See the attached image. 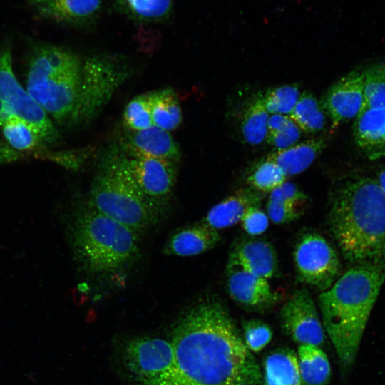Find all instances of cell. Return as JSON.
I'll use <instances>...</instances> for the list:
<instances>
[{"label": "cell", "mask_w": 385, "mask_h": 385, "mask_svg": "<svg viewBox=\"0 0 385 385\" xmlns=\"http://www.w3.org/2000/svg\"><path fill=\"white\" fill-rule=\"evenodd\" d=\"M148 93L153 125L169 132L178 128L182 121V111L175 91L164 88Z\"/></svg>", "instance_id": "obj_23"}, {"label": "cell", "mask_w": 385, "mask_h": 385, "mask_svg": "<svg viewBox=\"0 0 385 385\" xmlns=\"http://www.w3.org/2000/svg\"><path fill=\"white\" fill-rule=\"evenodd\" d=\"M329 222L345 259L355 265H385V191L374 178L342 183L334 193Z\"/></svg>", "instance_id": "obj_2"}, {"label": "cell", "mask_w": 385, "mask_h": 385, "mask_svg": "<svg viewBox=\"0 0 385 385\" xmlns=\"http://www.w3.org/2000/svg\"><path fill=\"white\" fill-rule=\"evenodd\" d=\"M227 287L230 297L247 308L264 309L274 305L280 298L267 279L239 265L229 262Z\"/></svg>", "instance_id": "obj_14"}, {"label": "cell", "mask_w": 385, "mask_h": 385, "mask_svg": "<svg viewBox=\"0 0 385 385\" xmlns=\"http://www.w3.org/2000/svg\"><path fill=\"white\" fill-rule=\"evenodd\" d=\"M174 385H262L252 352L225 307L205 301L186 312L175 327Z\"/></svg>", "instance_id": "obj_1"}, {"label": "cell", "mask_w": 385, "mask_h": 385, "mask_svg": "<svg viewBox=\"0 0 385 385\" xmlns=\"http://www.w3.org/2000/svg\"><path fill=\"white\" fill-rule=\"evenodd\" d=\"M384 281L385 265H355L319 296L323 327L344 368L355 360Z\"/></svg>", "instance_id": "obj_3"}, {"label": "cell", "mask_w": 385, "mask_h": 385, "mask_svg": "<svg viewBox=\"0 0 385 385\" xmlns=\"http://www.w3.org/2000/svg\"><path fill=\"white\" fill-rule=\"evenodd\" d=\"M325 145L324 138H314L285 149L276 150L267 158L275 162L288 178L299 174L308 168Z\"/></svg>", "instance_id": "obj_20"}, {"label": "cell", "mask_w": 385, "mask_h": 385, "mask_svg": "<svg viewBox=\"0 0 385 385\" xmlns=\"http://www.w3.org/2000/svg\"><path fill=\"white\" fill-rule=\"evenodd\" d=\"M365 103L361 71L354 70L338 80L325 94L322 105L334 127L355 118Z\"/></svg>", "instance_id": "obj_13"}, {"label": "cell", "mask_w": 385, "mask_h": 385, "mask_svg": "<svg viewBox=\"0 0 385 385\" xmlns=\"http://www.w3.org/2000/svg\"><path fill=\"white\" fill-rule=\"evenodd\" d=\"M229 262L240 265L266 279L277 271L278 260L272 245L262 240H247L237 244L230 252Z\"/></svg>", "instance_id": "obj_17"}, {"label": "cell", "mask_w": 385, "mask_h": 385, "mask_svg": "<svg viewBox=\"0 0 385 385\" xmlns=\"http://www.w3.org/2000/svg\"><path fill=\"white\" fill-rule=\"evenodd\" d=\"M385 135V107L364 108L354 118L353 137L356 145L368 155Z\"/></svg>", "instance_id": "obj_22"}, {"label": "cell", "mask_w": 385, "mask_h": 385, "mask_svg": "<svg viewBox=\"0 0 385 385\" xmlns=\"http://www.w3.org/2000/svg\"><path fill=\"white\" fill-rule=\"evenodd\" d=\"M287 179L283 170L273 160L267 158L257 164L247 180L251 187L261 192H271Z\"/></svg>", "instance_id": "obj_28"}, {"label": "cell", "mask_w": 385, "mask_h": 385, "mask_svg": "<svg viewBox=\"0 0 385 385\" xmlns=\"http://www.w3.org/2000/svg\"><path fill=\"white\" fill-rule=\"evenodd\" d=\"M124 362L140 385H174L175 356L171 339L140 337L130 341Z\"/></svg>", "instance_id": "obj_9"}, {"label": "cell", "mask_w": 385, "mask_h": 385, "mask_svg": "<svg viewBox=\"0 0 385 385\" xmlns=\"http://www.w3.org/2000/svg\"><path fill=\"white\" fill-rule=\"evenodd\" d=\"M44 1L46 0H28L29 4L32 5L33 6Z\"/></svg>", "instance_id": "obj_40"}, {"label": "cell", "mask_w": 385, "mask_h": 385, "mask_svg": "<svg viewBox=\"0 0 385 385\" xmlns=\"http://www.w3.org/2000/svg\"><path fill=\"white\" fill-rule=\"evenodd\" d=\"M70 238L81 267L94 274L114 273L135 260L139 232L88 206L76 214Z\"/></svg>", "instance_id": "obj_4"}, {"label": "cell", "mask_w": 385, "mask_h": 385, "mask_svg": "<svg viewBox=\"0 0 385 385\" xmlns=\"http://www.w3.org/2000/svg\"><path fill=\"white\" fill-rule=\"evenodd\" d=\"M220 239L218 230L202 222L175 232L164 245L163 253L178 257L195 256L215 247Z\"/></svg>", "instance_id": "obj_16"}, {"label": "cell", "mask_w": 385, "mask_h": 385, "mask_svg": "<svg viewBox=\"0 0 385 385\" xmlns=\"http://www.w3.org/2000/svg\"><path fill=\"white\" fill-rule=\"evenodd\" d=\"M290 120L289 117L283 114H271L267 121V134L281 130Z\"/></svg>", "instance_id": "obj_37"}, {"label": "cell", "mask_w": 385, "mask_h": 385, "mask_svg": "<svg viewBox=\"0 0 385 385\" xmlns=\"http://www.w3.org/2000/svg\"><path fill=\"white\" fill-rule=\"evenodd\" d=\"M30 125L44 143H52L58 133L47 113L35 102L16 79L10 48L0 54V128L11 118Z\"/></svg>", "instance_id": "obj_8"}, {"label": "cell", "mask_w": 385, "mask_h": 385, "mask_svg": "<svg viewBox=\"0 0 385 385\" xmlns=\"http://www.w3.org/2000/svg\"><path fill=\"white\" fill-rule=\"evenodd\" d=\"M326 114L322 103L312 94L304 92L300 94L298 101L288 116L302 131L316 133L324 128Z\"/></svg>", "instance_id": "obj_26"}, {"label": "cell", "mask_w": 385, "mask_h": 385, "mask_svg": "<svg viewBox=\"0 0 385 385\" xmlns=\"http://www.w3.org/2000/svg\"><path fill=\"white\" fill-rule=\"evenodd\" d=\"M124 149L130 158H163L178 163L180 157L179 148L170 132L155 125L131 131Z\"/></svg>", "instance_id": "obj_15"}, {"label": "cell", "mask_w": 385, "mask_h": 385, "mask_svg": "<svg viewBox=\"0 0 385 385\" xmlns=\"http://www.w3.org/2000/svg\"><path fill=\"white\" fill-rule=\"evenodd\" d=\"M244 342L251 352L258 353L271 342L270 327L260 319H250L243 324Z\"/></svg>", "instance_id": "obj_32"}, {"label": "cell", "mask_w": 385, "mask_h": 385, "mask_svg": "<svg viewBox=\"0 0 385 385\" xmlns=\"http://www.w3.org/2000/svg\"><path fill=\"white\" fill-rule=\"evenodd\" d=\"M129 166L138 188L159 211L174 188L177 162L155 158H128Z\"/></svg>", "instance_id": "obj_12"}, {"label": "cell", "mask_w": 385, "mask_h": 385, "mask_svg": "<svg viewBox=\"0 0 385 385\" xmlns=\"http://www.w3.org/2000/svg\"><path fill=\"white\" fill-rule=\"evenodd\" d=\"M301 132L297 125L290 119L279 131L267 134L266 140L276 150H282L296 144Z\"/></svg>", "instance_id": "obj_34"}, {"label": "cell", "mask_w": 385, "mask_h": 385, "mask_svg": "<svg viewBox=\"0 0 385 385\" xmlns=\"http://www.w3.org/2000/svg\"><path fill=\"white\" fill-rule=\"evenodd\" d=\"M262 197V192L252 188L240 189L213 206L202 222L217 230L235 225L247 210L260 206Z\"/></svg>", "instance_id": "obj_18"}, {"label": "cell", "mask_w": 385, "mask_h": 385, "mask_svg": "<svg viewBox=\"0 0 385 385\" xmlns=\"http://www.w3.org/2000/svg\"><path fill=\"white\" fill-rule=\"evenodd\" d=\"M361 72L365 98L364 108L385 107V63L372 64Z\"/></svg>", "instance_id": "obj_29"}, {"label": "cell", "mask_w": 385, "mask_h": 385, "mask_svg": "<svg viewBox=\"0 0 385 385\" xmlns=\"http://www.w3.org/2000/svg\"><path fill=\"white\" fill-rule=\"evenodd\" d=\"M284 333L299 345L319 346L324 342V328L315 304L305 289L295 290L280 310Z\"/></svg>", "instance_id": "obj_11"}, {"label": "cell", "mask_w": 385, "mask_h": 385, "mask_svg": "<svg viewBox=\"0 0 385 385\" xmlns=\"http://www.w3.org/2000/svg\"><path fill=\"white\" fill-rule=\"evenodd\" d=\"M88 205L138 232L154 224L160 214L138 188L128 157L114 150L101 162L91 183Z\"/></svg>", "instance_id": "obj_6"}, {"label": "cell", "mask_w": 385, "mask_h": 385, "mask_svg": "<svg viewBox=\"0 0 385 385\" xmlns=\"http://www.w3.org/2000/svg\"><path fill=\"white\" fill-rule=\"evenodd\" d=\"M130 66L119 57L97 55L81 64L80 91L71 124L89 123L130 76Z\"/></svg>", "instance_id": "obj_7"}, {"label": "cell", "mask_w": 385, "mask_h": 385, "mask_svg": "<svg viewBox=\"0 0 385 385\" xmlns=\"http://www.w3.org/2000/svg\"><path fill=\"white\" fill-rule=\"evenodd\" d=\"M123 123L131 131H138L153 125L148 93L135 96L127 104L123 112Z\"/></svg>", "instance_id": "obj_31"}, {"label": "cell", "mask_w": 385, "mask_h": 385, "mask_svg": "<svg viewBox=\"0 0 385 385\" xmlns=\"http://www.w3.org/2000/svg\"><path fill=\"white\" fill-rule=\"evenodd\" d=\"M34 7L41 16L58 22L85 25L97 19L101 0H46Z\"/></svg>", "instance_id": "obj_19"}, {"label": "cell", "mask_w": 385, "mask_h": 385, "mask_svg": "<svg viewBox=\"0 0 385 385\" xmlns=\"http://www.w3.org/2000/svg\"><path fill=\"white\" fill-rule=\"evenodd\" d=\"M307 198L305 193L294 183L285 181L282 185L270 192V201L284 203L297 208L304 203Z\"/></svg>", "instance_id": "obj_33"}, {"label": "cell", "mask_w": 385, "mask_h": 385, "mask_svg": "<svg viewBox=\"0 0 385 385\" xmlns=\"http://www.w3.org/2000/svg\"><path fill=\"white\" fill-rule=\"evenodd\" d=\"M265 385H304L297 355L280 348L270 353L264 362Z\"/></svg>", "instance_id": "obj_21"}, {"label": "cell", "mask_w": 385, "mask_h": 385, "mask_svg": "<svg viewBox=\"0 0 385 385\" xmlns=\"http://www.w3.org/2000/svg\"><path fill=\"white\" fill-rule=\"evenodd\" d=\"M366 155L371 160H376L385 157V135L380 144Z\"/></svg>", "instance_id": "obj_38"}, {"label": "cell", "mask_w": 385, "mask_h": 385, "mask_svg": "<svg viewBox=\"0 0 385 385\" xmlns=\"http://www.w3.org/2000/svg\"><path fill=\"white\" fill-rule=\"evenodd\" d=\"M297 358L304 385H326L328 383L331 366L327 354L319 346L299 345Z\"/></svg>", "instance_id": "obj_24"}, {"label": "cell", "mask_w": 385, "mask_h": 385, "mask_svg": "<svg viewBox=\"0 0 385 385\" xmlns=\"http://www.w3.org/2000/svg\"><path fill=\"white\" fill-rule=\"evenodd\" d=\"M266 211L269 219L277 225L289 223L299 216L297 208L284 203L270 200L266 205Z\"/></svg>", "instance_id": "obj_36"}, {"label": "cell", "mask_w": 385, "mask_h": 385, "mask_svg": "<svg viewBox=\"0 0 385 385\" xmlns=\"http://www.w3.org/2000/svg\"><path fill=\"white\" fill-rule=\"evenodd\" d=\"M374 179L385 191V166L378 171Z\"/></svg>", "instance_id": "obj_39"}, {"label": "cell", "mask_w": 385, "mask_h": 385, "mask_svg": "<svg viewBox=\"0 0 385 385\" xmlns=\"http://www.w3.org/2000/svg\"><path fill=\"white\" fill-rule=\"evenodd\" d=\"M82 61L71 51L37 44L31 51L26 89L59 123H70L78 101Z\"/></svg>", "instance_id": "obj_5"}, {"label": "cell", "mask_w": 385, "mask_h": 385, "mask_svg": "<svg viewBox=\"0 0 385 385\" xmlns=\"http://www.w3.org/2000/svg\"><path fill=\"white\" fill-rule=\"evenodd\" d=\"M269 116L261 98L247 107L241 120V131L247 143L258 145L266 140Z\"/></svg>", "instance_id": "obj_27"}, {"label": "cell", "mask_w": 385, "mask_h": 385, "mask_svg": "<svg viewBox=\"0 0 385 385\" xmlns=\"http://www.w3.org/2000/svg\"><path fill=\"white\" fill-rule=\"evenodd\" d=\"M300 93L296 84L284 85L268 91L262 98V103L270 114L289 115L294 108Z\"/></svg>", "instance_id": "obj_30"}, {"label": "cell", "mask_w": 385, "mask_h": 385, "mask_svg": "<svg viewBox=\"0 0 385 385\" xmlns=\"http://www.w3.org/2000/svg\"><path fill=\"white\" fill-rule=\"evenodd\" d=\"M269 217L260 206L250 207L241 219L242 227L251 236L262 234L269 226Z\"/></svg>", "instance_id": "obj_35"}, {"label": "cell", "mask_w": 385, "mask_h": 385, "mask_svg": "<svg viewBox=\"0 0 385 385\" xmlns=\"http://www.w3.org/2000/svg\"><path fill=\"white\" fill-rule=\"evenodd\" d=\"M117 9L129 19L140 23H157L171 14L173 0H115Z\"/></svg>", "instance_id": "obj_25"}, {"label": "cell", "mask_w": 385, "mask_h": 385, "mask_svg": "<svg viewBox=\"0 0 385 385\" xmlns=\"http://www.w3.org/2000/svg\"><path fill=\"white\" fill-rule=\"evenodd\" d=\"M294 262L298 280L322 292L332 287L340 271L336 251L324 237L314 232L299 239Z\"/></svg>", "instance_id": "obj_10"}]
</instances>
